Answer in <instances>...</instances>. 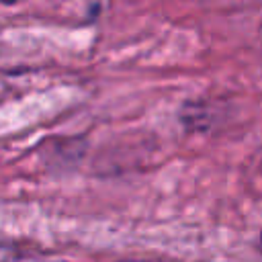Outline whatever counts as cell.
Segmentation results:
<instances>
[{
	"mask_svg": "<svg viewBox=\"0 0 262 262\" xmlns=\"http://www.w3.org/2000/svg\"><path fill=\"white\" fill-rule=\"evenodd\" d=\"M260 242H262V233H260Z\"/></svg>",
	"mask_w": 262,
	"mask_h": 262,
	"instance_id": "cell-1",
	"label": "cell"
}]
</instances>
